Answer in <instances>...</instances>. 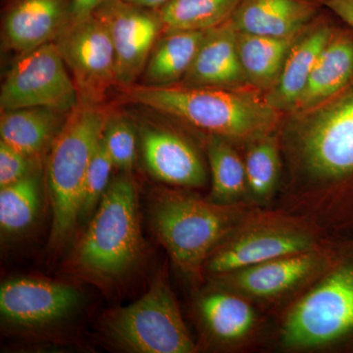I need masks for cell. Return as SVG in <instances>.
<instances>
[{"label": "cell", "instance_id": "cell-1", "mask_svg": "<svg viewBox=\"0 0 353 353\" xmlns=\"http://www.w3.org/2000/svg\"><path fill=\"white\" fill-rule=\"evenodd\" d=\"M120 88L127 101L225 139L262 138L276 126L280 114L265 97L240 88L139 83Z\"/></svg>", "mask_w": 353, "mask_h": 353}, {"label": "cell", "instance_id": "cell-2", "mask_svg": "<svg viewBox=\"0 0 353 353\" xmlns=\"http://www.w3.org/2000/svg\"><path fill=\"white\" fill-rule=\"evenodd\" d=\"M145 253L138 192L131 174L110 182L92 221L72 253L77 275L97 285H110L129 275Z\"/></svg>", "mask_w": 353, "mask_h": 353}, {"label": "cell", "instance_id": "cell-3", "mask_svg": "<svg viewBox=\"0 0 353 353\" xmlns=\"http://www.w3.org/2000/svg\"><path fill=\"white\" fill-rule=\"evenodd\" d=\"M294 115L303 166L330 183L338 226L353 233V80L333 99Z\"/></svg>", "mask_w": 353, "mask_h": 353}, {"label": "cell", "instance_id": "cell-4", "mask_svg": "<svg viewBox=\"0 0 353 353\" xmlns=\"http://www.w3.org/2000/svg\"><path fill=\"white\" fill-rule=\"evenodd\" d=\"M109 110L104 103L79 101L51 145L46 169L53 248L68 241L80 219L83 183Z\"/></svg>", "mask_w": 353, "mask_h": 353}, {"label": "cell", "instance_id": "cell-5", "mask_svg": "<svg viewBox=\"0 0 353 353\" xmlns=\"http://www.w3.org/2000/svg\"><path fill=\"white\" fill-rule=\"evenodd\" d=\"M152 232L176 266L199 270L214 246L232 229L234 213L224 204L168 190L153 192L148 205Z\"/></svg>", "mask_w": 353, "mask_h": 353}, {"label": "cell", "instance_id": "cell-6", "mask_svg": "<svg viewBox=\"0 0 353 353\" xmlns=\"http://www.w3.org/2000/svg\"><path fill=\"white\" fill-rule=\"evenodd\" d=\"M343 246L333 270L290 312L284 327L289 347L353 350V240Z\"/></svg>", "mask_w": 353, "mask_h": 353}, {"label": "cell", "instance_id": "cell-7", "mask_svg": "<svg viewBox=\"0 0 353 353\" xmlns=\"http://www.w3.org/2000/svg\"><path fill=\"white\" fill-rule=\"evenodd\" d=\"M104 328L108 338L127 352H194L175 299L163 279L155 281L139 301L110 313Z\"/></svg>", "mask_w": 353, "mask_h": 353}, {"label": "cell", "instance_id": "cell-8", "mask_svg": "<svg viewBox=\"0 0 353 353\" xmlns=\"http://www.w3.org/2000/svg\"><path fill=\"white\" fill-rule=\"evenodd\" d=\"M79 101L75 82L55 43L18 55L0 90L1 111L48 108L69 113Z\"/></svg>", "mask_w": 353, "mask_h": 353}, {"label": "cell", "instance_id": "cell-9", "mask_svg": "<svg viewBox=\"0 0 353 353\" xmlns=\"http://www.w3.org/2000/svg\"><path fill=\"white\" fill-rule=\"evenodd\" d=\"M54 43L75 82L80 101L104 103L118 80L115 51L103 23L92 14L72 23Z\"/></svg>", "mask_w": 353, "mask_h": 353}, {"label": "cell", "instance_id": "cell-10", "mask_svg": "<svg viewBox=\"0 0 353 353\" xmlns=\"http://www.w3.org/2000/svg\"><path fill=\"white\" fill-rule=\"evenodd\" d=\"M94 14L112 41L118 87L138 83L153 46L163 34L159 11L127 0H106Z\"/></svg>", "mask_w": 353, "mask_h": 353}, {"label": "cell", "instance_id": "cell-11", "mask_svg": "<svg viewBox=\"0 0 353 353\" xmlns=\"http://www.w3.org/2000/svg\"><path fill=\"white\" fill-rule=\"evenodd\" d=\"M74 22L73 0H6L2 50L18 55L55 41Z\"/></svg>", "mask_w": 353, "mask_h": 353}, {"label": "cell", "instance_id": "cell-12", "mask_svg": "<svg viewBox=\"0 0 353 353\" xmlns=\"http://www.w3.org/2000/svg\"><path fill=\"white\" fill-rule=\"evenodd\" d=\"M81 301L73 285L38 279H14L0 288V312L11 324L27 328L60 321Z\"/></svg>", "mask_w": 353, "mask_h": 353}, {"label": "cell", "instance_id": "cell-13", "mask_svg": "<svg viewBox=\"0 0 353 353\" xmlns=\"http://www.w3.org/2000/svg\"><path fill=\"white\" fill-rule=\"evenodd\" d=\"M141 153L146 169L168 185L199 188L206 172L194 148L168 128L143 119L138 125Z\"/></svg>", "mask_w": 353, "mask_h": 353}, {"label": "cell", "instance_id": "cell-14", "mask_svg": "<svg viewBox=\"0 0 353 353\" xmlns=\"http://www.w3.org/2000/svg\"><path fill=\"white\" fill-rule=\"evenodd\" d=\"M248 83L238 50V32L231 19L205 32L192 66L179 85L240 88Z\"/></svg>", "mask_w": 353, "mask_h": 353}, {"label": "cell", "instance_id": "cell-15", "mask_svg": "<svg viewBox=\"0 0 353 353\" xmlns=\"http://www.w3.org/2000/svg\"><path fill=\"white\" fill-rule=\"evenodd\" d=\"M321 9L316 0H243L231 22L243 34L290 38L301 34Z\"/></svg>", "mask_w": 353, "mask_h": 353}, {"label": "cell", "instance_id": "cell-16", "mask_svg": "<svg viewBox=\"0 0 353 353\" xmlns=\"http://www.w3.org/2000/svg\"><path fill=\"white\" fill-rule=\"evenodd\" d=\"M310 25L308 32L301 34L290 48L277 82L265 97L268 103L280 112H290L296 106L318 58L336 28L326 17H323L320 22L314 20Z\"/></svg>", "mask_w": 353, "mask_h": 353}, {"label": "cell", "instance_id": "cell-17", "mask_svg": "<svg viewBox=\"0 0 353 353\" xmlns=\"http://www.w3.org/2000/svg\"><path fill=\"white\" fill-rule=\"evenodd\" d=\"M353 80V30L336 27L316 62L307 85L290 112L317 108L343 92Z\"/></svg>", "mask_w": 353, "mask_h": 353}, {"label": "cell", "instance_id": "cell-18", "mask_svg": "<svg viewBox=\"0 0 353 353\" xmlns=\"http://www.w3.org/2000/svg\"><path fill=\"white\" fill-rule=\"evenodd\" d=\"M69 113L48 108L1 111L0 138L14 150L39 160L50 150Z\"/></svg>", "mask_w": 353, "mask_h": 353}, {"label": "cell", "instance_id": "cell-19", "mask_svg": "<svg viewBox=\"0 0 353 353\" xmlns=\"http://www.w3.org/2000/svg\"><path fill=\"white\" fill-rule=\"evenodd\" d=\"M310 241L303 234L266 232L243 236L220 250L209 262L213 273L236 272L280 259L308 252Z\"/></svg>", "mask_w": 353, "mask_h": 353}, {"label": "cell", "instance_id": "cell-20", "mask_svg": "<svg viewBox=\"0 0 353 353\" xmlns=\"http://www.w3.org/2000/svg\"><path fill=\"white\" fill-rule=\"evenodd\" d=\"M206 31L165 32L153 46L141 75V85L167 87L183 80Z\"/></svg>", "mask_w": 353, "mask_h": 353}, {"label": "cell", "instance_id": "cell-21", "mask_svg": "<svg viewBox=\"0 0 353 353\" xmlns=\"http://www.w3.org/2000/svg\"><path fill=\"white\" fill-rule=\"evenodd\" d=\"M308 252L280 257L236 272V287L252 296H273L294 287L315 268Z\"/></svg>", "mask_w": 353, "mask_h": 353}, {"label": "cell", "instance_id": "cell-22", "mask_svg": "<svg viewBox=\"0 0 353 353\" xmlns=\"http://www.w3.org/2000/svg\"><path fill=\"white\" fill-rule=\"evenodd\" d=\"M299 36L272 38L238 32L239 55L248 83L257 88L273 87Z\"/></svg>", "mask_w": 353, "mask_h": 353}, {"label": "cell", "instance_id": "cell-23", "mask_svg": "<svg viewBox=\"0 0 353 353\" xmlns=\"http://www.w3.org/2000/svg\"><path fill=\"white\" fill-rule=\"evenodd\" d=\"M243 0H171L159 11L163 32L208 31L231 19Z\"/></svg>", "mask_w": 353, "mask_h": 353}, {"label": "cell", "instance_id": "cell-24", "mask_svg": "<svg viewBox=\"0 0 353 353\" xmlns=\"http://www.w3.org/2000/svg\"><path fill=\"white\" fill-rule=\"evenodd\" d=\"M201 313L209 331L224 341L243 338L254 323L250 304L240 297L212 294L201 301Z\"/></svg>", "mask_w": 353, "mask_h": 353}, {"label": "cell", "instance_id": "cell-25", "mask_svg": "<svg viewBox=\"0 0 353 353\" xmlns=\"http://www.w3.org/2000/svg\"><path fill=\"white\" fill-rule=\"evenodd\" d=\"M208 152L214 202L226 204L239 199L248 185L245 162L226 139L219 137L211 139Z\"/></svg>", "mask_w": 353, "mask_h": 353}, {"label": "cell", "instance_id": "cell-26", "mask_svg": "<svg viewBox=\"0 0 353 353\" xmlns=\"http://www.w3.org/2000/svg\"><path fill=\"white\" fill-rule=\"evenodd\" d=\"M39 209L37 172L0 189V227L6 233H19L31 226Z\"/></svg>", "mask_w": 353, "mask_h": 353}, {"label": "cell", "instance_id": "cell-27", "mask_svg": "<svg viewBox=\"0 0 353 353\" xmlns=\"http://www.w3.org/2000/svg\"><path fill=\"white\" fill-rule=\"evenodd\" d=\"M139 127L136 121L124 111L109 110L104 125L103 139L114 167L123 173L134 169L138 148Z\"/></svg>", "mask_w": 353, "mask_h": 353}, {"label": "cell", "instance_id": "cell-28", "mask_svg": "<svg viewBox=\"0 0 353 353\" xmlns=\"http://www.w3.org/2000/svg\"><path fill=\"white\" fill-rule=\"evenodd\" d=\"M246 182L255 196L263 199L277 183L280 160L275 141L260 138L248 150L245 160Z\"/></svg>", "mask_w": 353, "mask_h": 353}, {"label": "cell", "instance_id": "cell-29", "mask_svg": "<svg viewBox=\"0 0 353 353\" xmlns=\"http://www.w3.org/2000/svg\"><path fill=\"white\" fill-rule=\"evenodd\" d=\"M113 167L112 159L106 150L101 137L90 160V163L88 165L87 175L83 183L80 219L92 216L99 208L102 196L110 185V176Z\"/></svg>", "mask_w": 353, "mask_h": 353}, {"label": "cell", "instance_id": "cell-30", "mask_svg": "<svg viewBox=\"0 0 353 353\" xmlns=\"http://www.w3.org/2000/svg\"><path fill=\"white\" fill-rule=\"evenodd\" d=\"M37 160L0 141V189L18 182L32 172Z\"/></svg>", "mask_w": 353, "mask_h": 353}, {"label": "cell", "instance_id": "cell-31", "mask_svg": "<svg viewBox=\"0 0 353 353\" xmlns=\"http://www.w3.org/2000/svg\"><path fill=\"white\" fill-rule=\"evenodd\" d=\"M323 8L353 30V0H316Z\"/></svg>", "mask_w": 353, "mask_h": 353}, {"label": "cell", "instance_id": "cell-32", "mask_svg": "<svg viewBox=\"0 0 353 353\" xmlns=\"http://www.w3.org/2000/svg\"><path fill=\"white\" fill-rule=\"evenodd\" d=\"M74 22L85 19L94 14V11L106 0H73Z\"/></svg>", "mask_w": 353, "mask_h": 353}, {"label": "cell", "instance_id": "cell-33", "mask_svg": "<svg viewBox=\"0 0 353 353\" xmlns=\"http://www.w3.org/2000/svg\"><path fill=\"white\" fill-rule=\"evenodd\" d=\"M127 1L138 4V6L148 7V8L159 9L171 0H127Z\"/></svg>", "mask_w": 353, "mask_h": 353}]
</instances>
